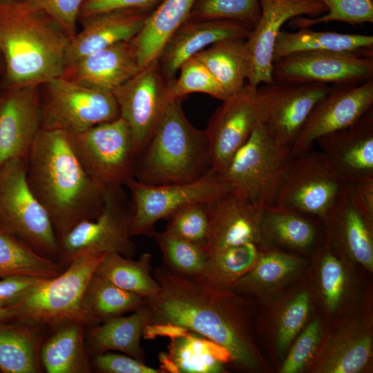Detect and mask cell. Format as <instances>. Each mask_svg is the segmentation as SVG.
I'll return each instance as SVG.
<instances>
[{"mask_svg": "<svg viewBox=\"0 0 373 373\" xmlns=\"http://www.w3.org/2000/svg\"><path fill=\"white\" fill-rule=\"evenodd\" d=\"M348 184L359 205L370 218H373V178Z\"/></svg>", "mask_w": 373, "mask_h": 373, "instance_id": "53", "label": "cell"}, {"mask_svg": "<svg viewBox=\"0 0 373 373\" xmlns=\"http://www.w3.org/2000/svg\"><path fill=\"white\" fill-rule=\"evenodd\" d=\"M316 143L345 182L373 178V107L352 125L325 135Z\"/></svg>", "mask_w": 373, "mask_h": 373, "instance_id": "22", "label": "cell"}, {"mask_svg": "<svg viewBox=\"0 0 373 373\" xmlns=\"http://www.w3.org/2000/svg\"><path fill=\"white\" fill-rule=\"evenodd\" d=\"M71 37L49 15L0 1L1 89L41 86L62 75Z\"/></svg>", "mask_w": 373, "mask_h": 373, "instance_id": "3", "label": "cell"}, {"mask_svg": "<svg viewBox=\"0 0 373 373\" xmlns=\"http://www.w3.org/2000/svg\"><path fill=\"white\" fill-rule=\"evenodd\" d=\"M126 186L131 194L133 237L153 236L159 220L168 218L186 205L210 202L227 189L213 171L187 183L150 185L132 179Z\"/></svg>", "mask_w": 373, "mask_h": 373, "instance_id": "12", "label": "cell"}, {"mask_svg": "<svg viewBox=\"0 0 373 373\" xmlns=\"http://www.w3.org/2000/svg\"><path fill=\"white\" fill-rule=\"evenodd\" d=\"M86 325L68 322L54 327L39 352L42 368L48 373H90L91 359L86 345Z\"/></svg>", "mask_w": 373, "mask_h": 373, "instance_id": "29", "label": "cell"}, {"mask_svg": "<svg viewBox=\"0 0 373 373\" xmlns=\"http://www.w3.org/2000/svg\"><path fill=\"white\" fill-rule=\"evenodd\" d=\"M263 207L242 194L225 189L209 202V254L245 243L260 245Z\"/></svg>", "mask_w": 373, "mask_h": 373, "instance_id": "21", "label": "cell"}, {"mask_svg": "<svg viewBox=\"0 0 373 373\" xmlns=\"http://www.w3.org/2000/svg\"><path fill=\"white\" fill-rule=\"evenodd\" d=\"M194 56L207 66L227 97L239 92L246 84L251 68L246 39H224Z\"/></svg>", "mask_w": 373, "mask_h": 373, "instance_id": "34", "label": "cell"}, {"mask_svg": "<svg viewBox=\"0 0 373 373\" xmlns=\"http://www.w3.org/2000/svg\"><path fill=\"white\" fill-rule=\"evenodd\" d=\"M212 171L205 131L190 123L181 99H172L136 155L134 179L150 185L182 184Z\"/></svg>", "mask_w": 373, "mask_h": 373, "instance_id": "4", "label": "cell"}, {"mask_svg": "<svg viewBox=\"0 0 373 373\" xmlns=\"http://www.w3.org/2000/svg\"><path fill=\"white\" fill-rule=\"evenodd\" d=\"M318 283L323 302L329 313L335 312L345 297L347 275L343 256L329 241L318 248Z\"/></svg>", "mask_w": 373, "mask_h": 373, "instance_id": "41", "label": "cell"}, {"mask_svg": "<svg viewBox=\"0 0 373 373\" xmlns=\"http://www.w3.org/2000/svg\"><path fill=\"white\" fill-rule=\"evenodd\" d=\"M169 86L170 82L156 59L113 93L120 116L131 129L136 155L150 138L172 100Z\"/></svg>", "mask_w": 373, "mask_h": 373, "instance_id": "15", "label": "cell"}, {"mask_svg": "<svg viewBox=\"0 0 373 373\" xmlns=\"http://www.w3.org/2000/svg\"><path fill=\"white\" fill-rule=\"evenodd\" d=\"M160 290L144 299L149 323H171L227 350L231 363L244 370H260L265 361L256 342L252 303L232 289L213 287L166 267L153 271Z\"/></svg>", "mask_w": 373, "mask_h": 373, "instance_id": "1", "label": "cell"}, {"mask_svg": "<svg viewBox=\"0 0 373 373\" xmlns=\"http://www.w3.org/2000/svg\"><path fill=\"white\" fill-rule=\"evenodd\" d=\"M151 259L149 253L142 254L137 260L117 253L106 254L95 274L124 290L147 299L155 296L160 290L151 274Z\"/></svg>", "mask_w": 373, "mask_h": 373, "instance_id": "35", "label": "cell"}, {"mask_svg": "<svg viewBox=\"0 0 373 373\" xmlns=\"http://www.w3.org/2000/svg\"><path fill=\"white\" fill-rule=\"evenodd\" d=\"M69 136L83 166L99 182L123 186L134 179L136 151L131 129L121 116Z\"/></svg>", "mask_w": 373, "mask_h": 373, "instance_id": "10", "label": "cell"}, {"mask_svg": "<svg viewBox=\"0 0 373 373\" xmlns=\"http://www.w3.org/2000/svg\"><path fill=\"white\" fill-rule=\"evenodd\" d=\"M39 95L43 129L77 133L120 116L113 93L61 76L39 86Z\"/></svg>", "mask_w": 373, "mask_h": 373, "instance_id": "9", "label": "cell"}, {"mask_svg": "<svg viewBox=\"0 0 373 373\" xmlns=\"http://www.w3.org/2000/svg\"><path fill=\"white\" fill-rule=\"evenodd\" d=\"M261 246L245 243L229 247L209 254L200 279L217 288L233 287L258 260Z\"/></svg>", "mask_w": 373, "mask_h": 373, "instance_id": "38", "label": "cell"}, {"mask_svg": "<svg viewBox=\"0 0 373 373\" xmlns=\"http://www.w3.org/2000/svg\"><path fill=\"white\" fill-rule=\"evenodd\" d=\"M44 279L12 276L0 278V307H8L19 300Z\"/></svg>", "mask_w": 373, "mask_h": 373, "instance_id": "50", "label": "cell"}, {"mask_svg": "<svg viewBox=\"0 0 373 373\" xmlns=\"http://www.w3.org/2000/svg\"><path fill=\"white\" fill-rule=\"evenodd\" d=\"M154 8L117 9L79 17L82 29L70 40L66 66L111 45L133 39Z\"/></svg>", "mask_w": 373, "mask_h": 373, "instance_id": "24", "label": "cell"}, {"mask_svg": "<svg viewBox=\"0 0 373 373\" xmlns=\"http://www.w3.org/2000/svg\"><path fill=\"white\" fill-rule=\"evenodd\" d=\"M178 73V76L169 86L171 99H182L184 96L194 93H204L221 101L227 98L217 79L196 57L185 61Z\"/></svg>", "mask_w": 373, "mask_h": 373, "instance_id": "43", "label": "cell"}, {"mask_svg": "<svg viewBox=\"0 0 373 373\" xmlns=\"http://www.w3.org/2000/svg\"><path fill=\"white\" fill-rule=\"evenodd\" d=\"M93 370L101 373H164L123 353L106 352L95 354L91 360Z\"/></svg>", "mask_w": 373, "mask_h": 373, "instance_id": "49", "label": "cell"}, {"mask_svg": "<svg viewBox=\"0 0 373 373\" xmlns=\"http://www.w3.org/2000/svg\"><path fill=\"white\" fill-rule=\"evenodd\" d=\"M372 353L370 332L361 323L352 321L321 343L307 367L316 373H356L367 365Z\"/></svg>", "mask_w": 373, "mask_h": 373, "instance_id": "27", "label": "cell"}, {"mask_svg": "<svg viewBox=\"0 0 373 373\" xmlns=\"http://www.w3.org/2000/svg\"><path fill=\"white\" fill-rule=\"evenodd\" d=\"M372 107L373 79L333 85L307 117L291 146L293 155L312 149L318 138L352 125Z\"/></svg>", "mask_w": 373, "mask_h": 373, "instance_id": "16", "label": "cell"}, {"mask_svg": "<svg viewBox=\"0 0 373 373\" xmlns=\"http://www.w3.org/2000/svg\"><path fill=\"white\" fill-rule=\"evenodd\" d=\"M260 16L246 39L251 68L247 84L254 88L271 82L273 51L283 26L306 15L312 17L327 12L319 0H260Z\"/></svg>", "mask_w": 373, "mask_h": 373, "instance_id": "17", "label": "cell"}, {"mask_svg": "<svg viewBox=\"0 0 373 373\" xmlns=\"http://www.w3.org/2000/svg\"><path fill=\"white\" fill-rule=\"evenodd\" d=\"M315 50L352 52L373 55V36L316 31L309 28H299L296 32L281 30L274 44L273 63L292 53Z\"/></svg>", "mask_w": 373, "mask_h": 373, "instance_id": "32", "label": "cell"}, {"mask_svg": "<svg viewBox=\"0 0 373 373\" xmlns=\"http://www.w3.org/2000/svg\"><path fill=\"white\" fill-rule=\"evenodd\" d=\"M3 64L0 63V74L1 75V73L3 72Z\"/></svg>", "mask_w": 373, "mask_h": 373, "instance_id": "55", "label": "cell"}, {"mask_svg": "<svg viewBox=\"0 0 373 373\" xmlns=\"http://www.w3.org/2000/svg\"><path fill=\"white\" fill-rule=\"evenodd\" d=\"M162 254L164 267L190 278H200L209 256L205 245L195 244L165 232L154 233Z\"/></svg>", "mask_w": 373, "mask_h": 373, "instance_id": "39", "label": "cell"}, {"mask_svg": "<svg viewBox=\"0 0 373 373\" xmlns=\"http://www.w3.org/2000/svg\"><path fill=\"white\" fill-rule=\"evenodd\" d=\"M275 82L358 84L373 79V55L332 50L303 51L273 63Z\"/></svg>", "mask_w": 373, "mask_h": 373, "instance_id": "14", "label": "cell"}, {"mask_svg": "<svg viewBox=\"0 0 373 373\" xmlns=\"http://www.w3.org/2000/svg\"><path fill=\"white\" fill-rule=\"evenodd\" d=\"M15 312L10 307H0V321L10 322L14 321Z\"/></svg>", "mask_w": 373, "mask_h": 373, "instance_id": "54", "label": "cell"}, {"mask_svg": "<svg viewBox=\"0 0 373 373\" xmlns=\"http://www.w3.org/2000/svg\"><path fill=\"white\" fill-rule=\"evenodd\" d=\"M160 1L161 0H85L79 17L117 9L155 8Z\"/></svg>", "mask_w": 373, "mask_h": 373, "instance_id": "51", "label": "cell"}, {"mask_svg": "<svg viewBox=\"0 0 373 373\" xmlns=\"http://www.w3.org/2000/svg\"><path fill=\"white\" fill-rule=\"evenodd\" d=\"M0 63H2V64H3V62H2V58H1V52H0Z\"/></svg>", "mask_w": 373, "mask_h": 373, "instance_id": "56", "label": "cell"}, {"mask_svg": "<svg viewBox=\"0 0 373 373\" xmlns=\"http://www.w3.org/2000/svg\"><path fill=\"white\" fill-rule=\"evenodd\" d=\"M167 233L198 245H207L209 230V202L186 205L171 215Z\"/></svg>", "mask_w": 373, "mask_h": 373, "instance_id": "46", "label": "cell"}, {"mask_svg": "<svg viewBox=\"0 0 373 373\" xmlns=\"http://www.w3.org/2000/svg\"><path fill=\"white\" fill-rule=\"evenodd\" d=\"M132 216L131 203L123 186H108L99 215L77 224L57 240L58 262L66 267L82 256L111 253L132 258L137 251L131 234Z\"/></svg>", "mask_w": 373, "mask_h": 373, "instance_id": "8", "label": "cell"}, {"mask_svg": "<svg viewBox=\"0 0 373 373\" xmlns=\"http://www.w3.org/2000/svg\"><path fill=\"white\" fill-rule=\"evenodd\" d=\"M149 323V313L144 305L128 316H119L88 327L89 350L94 355L117 352L145 362L141 338Z\"/></svg>", "mask_w": 373, "mask_h": 373, "instance_id": "31", "label": "cell"}, {"mask_svg": "<svg viewBox=\"0 0 373 373\" xmlns=\"http://www.w3.org/2000/svg\"><path fill=\"white\" fill-rule=\"evenodd\" d=\"M294 341L282 363L281 373H298L307 367L321 343V321L312 320Z\"/></svg>", "mask_w": 373, "mask_h": 373, "instance_id": "47", "label": "cell"}, {"mask_svg": "<svg viewBox=\"0 0 373 373\" xmlns=\"http://www.w3.org/2000/svg\"><path fill=\"white\" fill-rule=\"evenodd\" d=\"M142 68L131 39L111 45L66 65L61 77L113 93Z\"/></svg>", "mask_w": 373, "mask_h": 373, "instance_id": "25", "label": "cell"}, {"mask_svg": "<svg viewBox=\"0 0 373 373\" xmlns=\"http://www.w3.org/2000/svg\"><path fill=\"white\" fill-rule=\"evenodd\" d=\"M330 87L321 83L275 81L258 86L267 105L263 124L277 143L291 148L313 108Z\"/></svg>", "mask_w": 373, "mask_h": 373, "instance_id": "18", "label": "cell"}, {"mask_svg": "<svg viewBox=\"0 0 373 373\" xmlns=\"http://www.w3.org/2000/svg\"><path fill=\"white\" fill-rule=\"evenodd\" d=\"M305 264L304 259L296 254L261 247L258 260L232 290L259 298L274 295L298 277Z\"/></svg>", "mask_w": 373, "mask_h": 373, "instance_id": "28", "label": "cell"}, {"mask_svg": "<svg viewBox=\"0 0 373 373\" xmlns=\"http://www.w3.org/2000/svg\"><path fill=\"white\" fill-rule=\"evenodd\" d=\"M144 304L142 296L117 287L95 272L88 284L82 302L92 326L132 312Z\"/></svg>", "mask_w": 373, "mask_h": 373, "instance_id": "37", "label": "cell"}, {"mask_svg": "<svg viewBox=\"0 0 373 373\" xmlns=\"http://www.w3.org/2000/svg\"><path fill=\"white\" fill-rule=\"evenodd\" d=\"M26 177L57 240L103 209L108 186L86 171L66 132L41 129L27 157Z\"/></svg>", "mask_w": 373, "mask_h": 373, "instance_id": "2", "label": "cell"}, {"mask_svg": "<svg viewBox=\"0 0 373 373\" xmlns=\"http://www.w3.org/2000/svg\"><path fill=\"white\" fill-rule=\"evenodd\" d=\"M345 184L323 153L312 149L294 156L274 204L321 218Z\"/></svg>", "mask_w": 373, "mask_h": 373, "instance_id": "11", "label": "cell"}, {"mask_svg": "<svg viewBox=\"0 0 373 373\" xmlns=\"http://www.w3.org/2000/svg\"><path fill=\"white\" fill-rule=\"evenodd\" d=\"M252 30L233 20L189 17L169 39L157 60L171 83L181 65L200 51L224 39H247Z\"/></svg>", "mask_w": 373, "mask_h": 373, "instance_id": "23", "label": "cell"}, {"mask_svg": "<svg viewBox=\"0 0 373 373\" xmlns=\"http://www.w3.org/2000/svg\"><path fill=\"white\" fill-rule=\"evenodd\" d=\"M104 255L77 257L59 275L44 279L8 307L15 312L14 321L52 328L68 322L92 326L82 305L83 298Z\"/></svg>", "mask_w": 373, "mask_h": 373, "instance_id": "5", "label": "cell"}, {"mask_svg": "<svg viewBox=\"0 0 373 373\" xmlns=\"http://www.w3.org/2000/svg\"><path fill=\"white\" fill-rule=\"evenodd\" d=\"M11 1V0H0V1Z\"/></svg>", "mask_w": 373, "mask_h": 373, "instance_id": "57", "label": "cell"}, {"mask_svg": "<svg viewBox=\"0 0 373 373\" xmlns=\"http://www.w3.org/2000/svg\"><path fill=\"white\" fill-rule=\"evenodd\" d=\"M44 341L39 326L0 321V372H41L39 352Z\"/></svg>", "mask_w": 373, "mask_h": 373, "instance_id": "33", "label": "cell"}, {"mask_svg": "<svg viewBox=\"0 0 373 373\" xmlns=\"http://www.w3.org/2000/svg\"><path fill=\"white\" fill-rule=\"evenodd\" d=\"M329 240L345 258L373 270V218L359 205L346 183L321 218Z\"/></svg>", "mask_w": 373, "mask_h": 373, "instance_id": "20", "label": "cell"}, {"mask_svg": "<svg viewBox=\"0 0 373 373\" xmlns=\"http://www.w3.org/2000/svg\"><path fill=\"white\" fill-rule=\"evenodd\" d=\"M85 0H23L30 8L42 11L52 18L71 39L77 33V23Z\"/></svg>", "mask_w": 373, "mask_h": 373, "instance_id": "48", "label": "cell"}, {"mask_svg": "<svg viewBox=\"0 0 373 373\" xmlns=\"http://www.w3.org/2000/svg\"><path fill=\"white\" fill-rule=\"evenodd\" d=\"M293 157L291 148L277 143L260 123L227 167L217 175L227 189L238 192L265 207L274 204L280 182Z\"/></svg>", "mask_w": 373, "mask_h": 373, "instance_id": "6", "label": "cell"}, {"mask_svg": "<svg viewBox=\"0 0 373 373\" xmlns=\"http://www.w3.org/2000/svg\"><path fill=\"white\" fill-rule=\"evenodd\" d=\"M311 309L309 292L301 289L285 301L274 321L276 350L284 354L307 322Z\"/></svg>", "mask_w": 373, "mask_h": 373, "instance_id": "42", "label": "cell"}, {"mask_svg": "<svg viewBox=\"0 0 373 373\" xmlns=\"http://www.w3.org/2000/svg\"><path fill=\"white\" fill-rule=\"evenodd\" d=\"M260 12V0H196L189 17L233 20L253 29Z\"/></svg>", "mask_w": 373, "mask_h": 373, "instance_id": "45", "label": "cell"}, {"mask_svg": "<svg viewBox=\"0 0 373 373\" xmlns=\"http://www.w3.org/2000/svg\"><path fill=\"white\" fill-rule=\"evenodd\" d=\"M0 226L57 261V238L48 213L28 184L25 160H12L0 166Z\"/></svg>", "mask_w": 373, "mask_h": 373, "instance_id": "7", "label": "cell"}, {"mask_svg": "<svg viewBox=\"0 0 373 373\" xmlns=\"http://www.w3.org/2000/svg\"><path fill=\"white\" fill-rule=\"evenodd\" d=\"M196 0H161L133 39L143 68L156 60L171 35L190 17Z\"/></svg>", "mask_w": 373, "mask_h": 373, "instance_id": "30", "label": "cell"}, {"mask_svg": "<svg viewBox=\"0 0 373 373\" xmlns=\"http://www.w3.org/2000/svg\"><path fill=\"white\" fill-rule=\"evenodd\" d=\"M15 1H22L23 0H15Z\"/></svg>", "mask_w": 373, "mask_h": 373, "instance_id": "58", "label": "cell"}, {"mask_svg": "<svg viewBox=\"0 0 373 373\" xmlns=\"http://www.w3.org/2000/svg\"><path fill=\"white\" fill-rule=\"evenodd\" d=\"M189 331L171 323H149L143 330L142 338L153 339L156 337H168L170 339L187 334Z\"/></svg>", "mask_w": 373, "mask_h": 373, "instance_id": "52", "label": "cell"}, {"mask_svg": "<svg viewBox=\"0 0 373 373\" xmlns=\"http://www.w3.org/2000/svg\"><path fill=\"white\" fill-rule=\"evenodd\" d=\"M327 12L314 18L297 17L290 20L295 28H309L329 21H341L352 26L373 23V0H319Z\"/></svg>", "mask_w": 373, "mask_h": 373, "instance_id": "44", "label": "cell"}, {"mask_svg": "<svg viewBox=\"0 0 373 373\" xmlns=\"http://www.w3.org/2000/svg\"><path fill=\"white\" fill-rule=\"evenodd\" d=\"M320 234L326 233L318 217L276 204L263 209L261 247L293 254L316 251L323 245L320 240H327Z\"/></svg>", "mask_w": 373, "mask_h": 373, "instance_id": "26", "label": "cell"}, {"mask_svg": "<svg viewBox=\"0 0 373 373\" xmlns=\"http://www.w3.org/2000/svg\"><path fill=\"white\" fill-rule=\"evenodd\" d=\"M41 128L39 86L1 89L0 166L12 160L27 161Z\"/></svg>", "mask_w": 373, "mask_h": 373, "instance_id": "19", "label": "cell"}, {"mask_svg": "<svg viewBox=\"0 0 373 373\" xmlns=\"http://www.w3.org/2000/svg\"><path fill=\"white\" fill-rule=\"evenodd\" d=\"M64 270L0 226V278L12 276L50 278Z\"/></svg>", "mask_w": 373, "mask_h": 373, "instance_id": "36", "label": "cell"}, {"mask_svg": "<svg viewBox=\"0 0 373 373\" xmlns=\"http://www.w3.org/2000/svg\"><path fill=\"white\" fill-rule=\"evenodd\" d=\"M210 340L195 333L171 338L168 345L169 358L178 372L219 373L224 372V363L211 353Z\"/></svg>", "mask_w": 373, "mask_h": 373, "instance_id": "40", "label": "cell"}, {"mask_svg": "<svg viewBox=\"0 0 373 373\" xmlns=\"http://www.w3.org/2000/svg\"><path fill=\"white\" fill-rule=\"evenodd\" d=\"M266 110L262 93L258 87L247 83L239 92L222 101L204 130L215 173H220L227 167L255 128L263 123Z\"/></svg>", "mask_w": 373, "mask_h": 373, "instance_id": "13", "label": "cell"}]
</instances>
